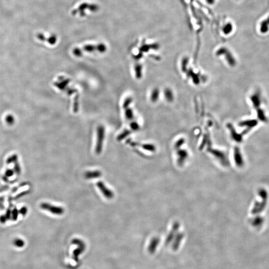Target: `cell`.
<instances>
[{
	"label": "cell",
	"mask_w": 269,
	"mask_h": 269,
	"mask_svg": "<svg viewBox=\"0 0 269 269\" xmlns=\"http://www.w3.org/2000/svg\"><path fill=\"white\" fill-rule=\"evenodd\" d=\"M127 109L125 111V116L126 118L128 120H131L133 118L134 115H133V112L132 110L130 108H126Z\"/></svg>",
	"instance_id": "2e32d148"
},
{
	"label": "cell",
	"mask_w": 269,
	"mask_h": 269,
	"mask_svg": "<svg viewBox=\"0 0 269 269\" xmlns=\"http://www.w3.org/2000/svg\"><path fill=\"white\" fill-rule=\"evenodd\" d=\"M82 49L79 48H74L73 50V53L76 56H81L82 55Z\"/></svg>",
	"instance_id": "ac0fdd59"
},
{
	"label": "cell",
	"mask_w": 269,
	"mask_h": 269,
	"mask_svg": "<svg viewBox=\"0 0 269 269\" xmlns=\"http://www.w3.org/2000/svg\"><path fill=\"white\" fill-rule=\"evenodd\" d=\"M233 26L231 22H227L223 27V33L226 35H228L231 34L233 31Z\"/></svg>",
	"instance_id": "30bf717a"
},
{
	"label": "cell",
	"mask_w": 269,
	"mask_h": 269,
	"mask_svg": "<svg viewBox=\"0 0 269 269\" xmlns=\"http://www.w3.org/2000/svg\"><path fill=\"white\" fill-rule=\"evenodd\" d=\"M6 121L9 124H12L14 122V118L12 115H9L7 118H6Z\"/></svg>",
	"instance_id": "44dd1931"
},
{
	"label": "cell",
	"mask_w": 269,
	"mask_h": 269,
	"mask_svg": "<svg viewBox=\"0 0 269 269\" xmlns=\"http://www.w3.org/2000/svg\"><path fill=\"white\" fill-rule=\"evenodd\" d=\"M188 75L189 76H191L192 78V79H193V81L194 82V83L195 84H199V77H198V75H197L196 74L193 73L192 70H191V69L189 70V72L188 73Z\"/></svg>",
	"instance_id": "4fadbf2b"
},
{
	"label": "cell",
	"mask_w": 269,
	"mask_h": 269,
	"mask_svg": "<svg viewBox=\"0 0 269 269\" xmlns=\"http://www.w3.org/2000/svg\"><path fill=\"white\" fill-rule=\"evenodd\" d=\"M101 175L102 173L100 171H88L84 175V176L86 179L98 178Z\"/></svg>",
	"instance_id": "ba28073f"
},
{
	"label": "cell",
	"mask_w": 269,
	"mask_h": 269,
	"mask_svg": "<svg viewBox=\"0 0 269 269\" xmlns=\"http://www.w3.org/2000/svg\"><path fill=\"white\" fill-rule=\"evenodd\" d=\"M164 94L167 101H168L169 102L173 101V92L171 89H165L164 92Z\"/></svg>",
	"instance_id": "7c38bea8"
},
{
	"label": "cell",
	"mask_w": 269,
	"mask_h": 269,
	"mask_svg": "<svg viewBox=\"0 0 269 269\" xmlns=\"http://www.w3.org/2000/svg\"><path fill=\"white\" fill-rule=\"evenodd\" d=\"M131 127L133 130H137L139 128V126L137 123L136 122H133L131 124Z\"/></svg>",
	"instance_id": "7402d4cb"
},
{
	"label": "cell",
	"mask_w": 269,
	"mask_h": 269,
	"mask_svg": "<svg viewBox=\"0 0 269 269\" xmlns=\"http://www.w3.org/2000/svg\"><path fill=\"white\" fill-rule=\"evenodd\" d=\"M83 50L88 52H93L95 51H97L100 53H103L107 50V47L104 43H99L98 45H86L83 47Z\"/></svg>",
	"instance_id": "277c9868"
},
{
	"label": "cell",
	"mask_w": 269,
	"mask_h": 269,
	"mask_svg": "<svg viewBox=\"0 0 269 269\" xmlns=\"http://www.w3.org/2000/svg\"><path fill=\"white\" fill-rule=\"evenodd\" d=\"M217 56H220V55H225L226 56V59L227 62L229 63V64L231 66H234L235 64V60L234 59V57L233 56L232 54L230 53V51H229L228 50L227 48L224 47H222V48L219 49V50L217 51L216 54Z\"/></svg>",
	"instance_id": "5b68a950"
},
{
	"label": "cell",
	"mask_w": 269,
	"mask_h": 269,
	"mask_svg": "<svg viewBox=\"0 0 269 269\" xmlns=\"http://www.w3.org/2000/svg\"><path fill=\"white\" fill-rule=\"evenodd\" d=\"M188 58H184L182 60V70L184 73H185V71H186V66L188 65Z\"/></svg>",
	"instance_id": "e0dca14e"
},
{
	"label": "cell",
	"mask_w": 269,
	"mask_h": 269,
	"mask_svg": "<svg viewBox=\"0 0 269 269\" xmlns=\"http://www.w3.org/2000/svg\"><path fill=\"white\" fill-rule=\"evenodd\" d=\"M160 95V91L157 88H155L152 91V93L151 94V97H150V99L153 102H156L159 97Z\"/></svg>",
	"instance_id": "8fae6325"
},
{
	"label": "cell",
	"mask_w": 269,
	"mask_h": 269,
	"mask_svg": "<svg viewBox=\"0 0 269 269\" xmlns=\"http://www.w3.org/2000/svg\"><path fill=\"white\" fill-rule=\"evenodd\" d=\"M104 138V128L102 126H100L97 129V141L95 151L97 154H100L103 148V143Z\"/></svg>",
	"instance_id": "3957f363"
},
{
	"label": "cell",
	"mask_w": 269,
	"mask_h": 269,
	"mask_svg": "<svg viewBox=\"0 0 269 269\" xmlns=\"http://www.w3.org/2000/svg\"><path fill=\"white\" fill-rule=\"evenodd\" d=\"M88 9L92 12H96L99 9V6L96 4H89L87 3H83L80 4L76 9L73 10L71 14L73 16L78 15L80 17H84L86 15L85 11Z\"/></svg>",
	"instance_id": "6da1fadb"
},
{
	"label": "cell",
	"mask_w": 269,
	"mask_h": 269,
	"mask_svg": "<svg viewBox=\"0 0 269 269\" xmlns=\"http://www.w3.org/2000/svg\"><path fill=\"white\" fill-rule=\"evenodd\" d=\"M37 38L41 41H46L49 45H54L56 43V42L57 41V37L55 35H50V37H45L44 35L43 34H39L37 35Z\"/></svg>",
	"instance_id": "52a82bcc"
},
{
	"label": "cell",
	"mask_w": 269,
	"mask_h": 269,
	"mask_svg": "<svg viewBox=\"0 0 269 269\" xmlns=\"http://www.w3.org/2000/svg\"><path fill=\"white\" fill-rule=\"evenodd\" d=\"M97 186L104 196L107 199H111L113 197L114 194L110 189L108 188L102 182H97Z\"/></svg>",
	"instance_id": "8992f818"
},
{
	"label": "cell",
	"mask_w": 269,
	"mask_h": 269,
	"mask_svg": "<svg viewBox=\"0 0 269 269\" xmlns=\"http://www.w3.org/2000/svg\"><path fill=\"white\" fill-rule=\"evenodd\" d=\"M130 133V132L129 131L126 130V131H125L123 132L122 134H121L120 135H119L118 137L117 138V139L118 140H121L123 139H124L125 137H126L127 136L129 135Z\"/></svg>",
	"instance_id": "ffe728a7"
},
{
	"label": "cell",
	"mask_w": 269,
	"mask_h": 269,
	"mask_svg": "<svg viewBox=\"0 0 269 269\" xmlns=\"http://www.w3.org/2000/svg\"><path fill=\"white\" fill-rule=\"evenodd\" d=\"M136 76L137 78H141L142 76V66L140 64H137L135 66Z\"/></svg>",
	"instance_id": "5bb4252c"
},
{
	"label": "cell",
	"mask_w": 269,
	"mask_h": 269,
	"mask_svg": "<svg viewBox=\"0 0 269 269\" xmlns=\"http://www.w3.org/2000/svg\"><path fill=\"white\" fill-rule=\"evenodd\" d=\"M260 29V32L263 34H265L268 32L269 30V17L261 23Z\"/></svg>",
	"instance_id": "9c48e42d"
},
{
	"label": "cell",
	"mask_w": 269,
	"mask_h": 269,
	"mask_svg": "<svg viewBox=\"0 0 269 269\" xmlns=\"http://www.w3.org/2000/svg\"><path fill=\"white\" fill-rule=\"evenodd\" d=\"M40 207L41 209L48 211L51 213L55 215H61L63 214L64 212V210L62 207L53 205L48 203H43L41 204Z\"/></svg>",
	"instance_id": "7a4b0ae2"
},
{
	"label": "cell",
	"mask_w": 269,
	"mask_h": 269,
	"mask_svg": "<svg viewBox=\"0 0 269 269\" xmlns=\"http://www.w3.org/2000/svg\"><path fill=\"white\" fill-rule=\"evenodd\" d=\"M132 99L131 98H127L125 100L124 102V104H123V107L124 109H126V108H127L128 107V106L130 105V104H131V103L132 102Z\"/></svg>",
	"instance_id": "d6986e66"
},
{
	"label": "cell",
	"mask_w": 269,
	"mask_h": 269,
	"mask_svg": "<svg viewBox=\"0 0 269 269\" xmlns=\"http://www.w3.org/2000/svg\"><path fill=\"white\" fill-rule=\"evenodd\" d=\"M14 245L17 248H22L24 245V240L20 238H17L14 241Z\"/></svg>",
	"instance_id": "9a60e30c"
}]
</instances>
